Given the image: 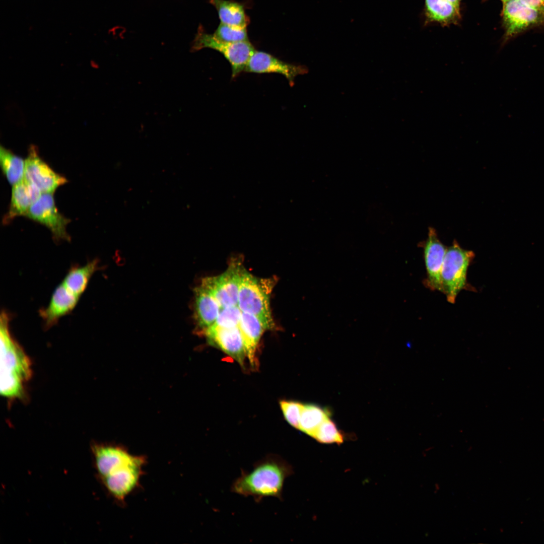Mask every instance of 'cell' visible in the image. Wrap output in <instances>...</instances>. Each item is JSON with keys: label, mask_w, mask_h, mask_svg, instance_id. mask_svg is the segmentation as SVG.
Returning a JSON list of instances; mask_svg holds the SVG:
<instances>
[{"label": "cell", "mask_w": 544, "mask_h": 544, "mask_svg": "<svg viewBox=\"0 0 544 544\" xmlns=\"http://www.w3.org/2000/svg\"><path fill=\"white\" fill-rule=\"evenodd\" d=\"M93 451L97 471L105 489L124 505L126 498L141 488L146 456L134 455L125 447L113 444L96 445Z\"/></svg>", "instance_id": "cell-1"}, {"label": "cell", "mask_w": 544, "mask_h": 544, "mask_svg": "<svg viewBox=\"0 0 544 544\" xmlns=\"http://www.w3.org/2000/svg\"><path fill=\"white\" fill-rule=\"evenodd\" d=\"M293 473V467L286 460L269 454L255 463L250 470H242L231 490L241 496L252 497L257 502L269 497L282 500L285 481Z\"/></svg>", "instance_id": "cell-2"}, {"label": "cell", "mask_w": 544, "mask_h": 544, "mask_svg": "<svg viewBox=\"0 0 544 544\" xmlns=\"http://www.w3.org/2000/svg\"><path fill=\"white\" fill-rule=\"evenodd\" d=\"M10 315L3 311L0 317L1 393L8 399L19 398L32 375L31 362L11 334Z\"/></svg>", "instance_id": "cell-3"}, {"label": "cell", "mask_w": 544, "mask_h": 544, "mask_svg": "<svg viewBox=\"0 0 544 544\" xmlns=\"http://www.w3.org/2000/svg\"><path fill=\"white\" fill-rule=\"evenodd\" d=\"M275 283L274 278H258L244 269L239 291L238 306L241 310L256 316L269 329L275 326L269 299Z\"/></svg>", "instance_id": "cell-4"}, {"label": "cell", "mask_w": 544, "mask_h": 544, "mask_svg": "<svg viewBox=\"0 0 544 544\" xmlns=\"http://www.w3.org/2000/svg\"><path fill=\"white\" fill-rule=\"evenodd\" d=\"M474 257L471 250L462 248L456 241L447 248L441 273L442 293L454 303L459 293L466 287L468 267Z\"/></svg>", "instance_id": "cell-5"}, {"label": "cell", "mask_w": 544, "mask_h": 544, "mask_svg": "<svg viewBox=\"0 0 544 544\" xmlns=\"http://www.w3.org/2000/svg\"><path fill=\"white\" fill-rule=\"evenodd\" d=\"M192 48L194 50L211 48L222 53L231 65L232 79L244 72L249 59L255 51L249 41L236 43L221 41L216 39L212 34L206 32L201 26L198 28Z\"/></svg>", "instance_id": "cell-6"}, {"label": "cell", "mask_w": 544, "mask_h": 544, "mask_svg": "<svg viewBox=\"0 0 544 544\" xmlns=\"http://www.w3.org/2000/svg\"><path fill=\"white\" fill-rule=\"evenodd\" d=\"M503 4V44L529 28L544 25V10L532 8L521 0H509Z\"/></svg>", "instance_id": "cell-7"}, {"label": "cell", "mask_w": 544, "mask_h": 544, "mask_svg": "<svg viewBox=\"0 0 544 544\" xmlns=\"http://www.w3.org/2000/svg\"><path fill=\"white\" fill-rule=\"evenodd\" d=\"M244 268L241 261L234 259L219 276L206 278L201 284L213 294L222 308L238 305L242 276Z\"/></svg>", "instance_id": "cell-8"}, {"label": "cell", "mask_w": 544, "mask_h": 544, "mask_svg": "<svg viewBox=\"0 0 544 544\" xmlns=\"http://www.w3.org/2000/svg\"><path fill=\"white\" fill-rule=\"evenodd\" d=\"M53 193H42L30 206L25 217L46 227L56 241H70L66 227L70 220L57 209Z\"/></svg>", "instance_id": "cell-9"}, {"label": "cell", "mask_w": 544, "mask_h": 544, "mask_svg": "<svg viewBox=\"0 0 544 544\" xmlns=\"http://www.w3.org/2000/svg\"><path fill=\"white\" fill-rule=\"evenodd\" d=\"M24 178L42 193H53L65 184V177L55 172L39 155L36 147L30 146L25 159Z\"/></svg>", "instance_id": "cell-10"}, {"label": "cell", "mask_w": 544, "mask_h": 544, "mask_svg": "<svg viewBox=\"0 0 544 544\" xmlns=\"http://www.w3.org/2000/svg\"><path fill=\"white\" fill-rule=\"evenodd\" d=\"M244 72L255 74L276 73L284 76L291 86L299 75L307 74L308 68L284 61L267 52L255 50L249 59Z\"/></svg>", "instance_id": "cell-11"}, {"label": "cell", "mask_w": 544, "mask_h": 544, "mask_svg": "<svg viewBox=\"0 0 544 544\" xmlns=\"http://www.w3.org/2000/svg\"><path fill=\"white\" fill-rule=\"evenodd\" d=\"M423 247L427 275L425 283L432 290L442 292L441 273L447 248L440 240L433 228H429L427 238Z\"/></svg>", "instance_id": "cell-12"}, {"label": "cell", "mask_w": 544, "mask_h": 544, "mask_svg": "<svg viewBox=\"0 0 544 544\" xmlns=\"http://www.w3.org/2000/svg\"><path fill=\"white\" fill-rule=\"evenodd\" d=\"M205 331L211 344L233 357L241 365H243L246 353L239 326L224 328L213 325Z\"/></svg>", "instance_id": "cell-13"}, {"label": "cell", "mask_w": 544, "mask_h": 544, "mask_svg": "<svg viewBox=\"0 0 544 544\" xmlns=\"http://www.w3.org/2000/svg\"><path fill=\"white\" fill-rule=\"evenodd\" d=\"M79 299L80 297L71 292L62 283L58 285L47 307L39 311L45 327L52 326L60 318L70 313L76 306Z\"/></svg>", "instance_id": "cell-14"}, {"label": "cell", "mask_w": 544, "mask_h": 544, "mask_svg": "<svg viewBox=\"0 0 544 544\" xmlns=\"http://www.w3.org/2000/svg\"><path fill=\"white\" fill-rule=\"evenodd\" d=\"M41 194L38 188L25 178L13 185L9 210L3 220L4 224H8L17 217L25 216L30 206Z\"/></svg>", "instance_id": "cell-15"}, {"label": "cell", "mask_w": 544, "mask_h": 544, "mask_svg": "<svg viewBox=\"0 0 544 544\" xmlns=\"http://www.w3.org/2000/svg\"><path fill=\"white\" fill-rule=\"evenodd\" d=\"M221 309L215 297L202 284L195 289L194 316L200 328L206 330L213 325Z\"/></svg>", "instance_id": "cell-16"}, {"label": "cell", "mask_w": 544, "mask_h": 544, "mask_svg": "<svg viewBox=\"0 0 544 544\" xmlns=\"http://www.w3.org/2000/svg\"><path fill=\"white\" fill-rule=\"evenodd\" d=\"M239 327L243 338L246 357L253 366L258 343L264 331L269 329L258 317L244 312H242Z\"/></svg>", "instance_id": "cell-17"}, {"label": "cell", "mask_w": 544, "mask_h": 544, "mask_svg": "<svg viewBox=\"0 0 544 544\" xmlns=\"http://www.w3.org/2000/svg\"><path fill=\"white\" fill-rule=\"evenodd\" d=\"M98 266L97 259L89 261L84 265L72 266L61 283L71 292L80 298Z\"/></svg>", "instance_id": "cell-18"}, {"label": "cell", "mask_w": 544, "mask_h": 544, "mask_svg": "<svg viewBox=\"0 0 544 544\" xmlns=\"http://www.w3.org/2000/svg\"><path fill=\"white\" fill-rule=\"evenodd\" d=\"M210 3L217 10L221 23L241 28L249 24V18L242 4L228 0H210Z\"/></svg>", "instance_id": "cell-19"}, {"label": "cell", "mask_w": 544, "mask_h": 544, "mask_svg": "<svg viewBox=\"0 0 544 544\" xmlns=\"http://www.w3.org/2000/svg\"><path fill=\"white\" fill-rule=\"evenodd\" d=\"M425 14L428 21L443 25L455 24L460 17L459 6L447 0H425Z\"/></svg>", "instance_id": "cell-20"}, {"label": "cell", "mask_w": 544, "mask_h": 544, "mask_svg": "<svg viewBox=\"0 0 544 544\" xmlns=\"http://www.w3.org/2000/svg\"><path fill=\"white\" fill-rule=\"evenodd\" d=\"M0 164L3 174L12 186L24 178L25 160L2 146Z\"/></svg>", "instance_id": "cell-21"}, {"label": "cell", "mask_w": 544, "mask_h": 544, "mask_svg": "<svg viewBox=\"0 0 544 544\" xmlns=\"http://www.w3.org/2000/svg\"><path fill=\"white\" fill-rule=\"evenodd\" d=\"M329 411L313 404L304 405L298 429L313 437L319 427L330 416Z\"/></svg>", "instance_id": "cell-22"}, {"label": "cell", "mask_w": 544, "mask_h": 544, "mask_svg": "<svg viewBox=\"0 0 544 544\" xmlns=\"http://www.w3.org/2000/svg\"><path fill=\"white\" fill-rule=\"evenodd\" d=\"M313 438L320 443L339 445L344 442L346 436L329 417L320 425Z\"/></svg>", "instance_id": "cell-23"}, {"label": "cell", "mask_w": 544, "mask_h": 544, "mask_svg": "<svg viewBox=\"0 0 544 544\" xmlns=\"http://www.w3.org/2000/svg\"><path fill=\"white\" fill-rule=\"evenodd\" d=\"M212 34L216 39L225 42L249 41L246 28L232 26L221 23Z\"/></svg>", "instance_id": "cell-24"}, {"label": "cell", "mask_w": 544, "mask_h": 544, "mask_svg": "<svg viewBox=\"0 0 544 544\" xmlns=\"http://www.w3.org/2000/svg\"><path fill=\"white\" fill-rule=\"evenodd\" d=\"M242 312L238 305L222 308L213 325L224 328L239 326Z\"/></svg>", "instance_id": "cell-25"}, {"label": "cell", "mask_w": 544, "mask_h": 544, "mask_svg": "<svg viewBox=\"0 0 544 544\" xmlns=\"http://www.w3.org/2000/svg\"><path fill=\"white\" fill-rule=\"evenodd\" d=\"M280 406L287 422L298 429L304 405L297 402L283 400L280 402Z\"/></svg>", "instance_id": "cell-26"}, {"label": "cell", "mask_w": 544, "mask_h": 544, "mask_svg": "<svg viewBox=\"0 0 544 544\" xmlns=\"http://www.w3.org/2000/svg\"><path fill=\"white\" fill-rule=\"evenodd\" d=\"M525 4L535 9L544 10V0H521Z\"/></svg>", "instance_id": "cell-27"}, {"label": "cell", "mask_w": 544, "mask_h": 544, "mask_svg": "<svg viewBox=\"0 0 544 544\" xmlns=\"http://www.w3.org/2000/svg\"><path fill=\"white\" fill-rule=\"evenodd\" d=\"M447 1H448V2L452 3L453 4H454V5H455L456 6H459L460 2L461 0H447Z\"/></svg>", "instance_id": "cell-28"}, {"label": "cell", "mask_w": 544, "mask_h": 544, "mask_svg": "<svg viewBox=\"0 0 544 544\" xmlns=\"http://www.w3.org/2000/svg\"><path fill=\"white\" fill-rule=\"evenodd\" d=\"M500 1H502V3H504V2H507L508 1H509V0H500Z\"/></svg>", "instance_id": "cell-29"}]
</instances>
